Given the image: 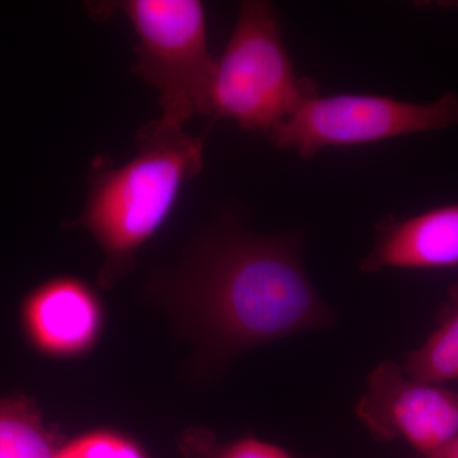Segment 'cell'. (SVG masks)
<instances>
[{
	"label": "cell",
	"mask_w": 458,
	"mask_h": 458,
	"mask_svg": "<svg viewBox=\"0 0 458 458\" xmlns=\"http://www.w3.org/2000/svg\"><path fill=\"white\" fill-rule=\"evenodd\" d=\"M204 140L182 125L153 120L137 135V153L120 167L99 159L80 225L98 243V284L113 288L134 267L141 247L170 218L181 191L204 167Z\"/></svg>",
	"instance_id": "cell-2"
},
{
	"label": "cell",
	"mask_w": 458,
	"mask_h": 458,
	"mask_svg": "<svg viewBox=\"0 0 458 458\" xmlns=\"http://www.w3.org/2000/svg\"><path fill=\"white\" fill-rule=\"evenodd\" d=\"M55 458H147L129 437L110 429L82 434L57 450Z\"/></svg>",
	"instance_id": "cell-12"
},
{
	"label": "cell",
	"mask_w": 458,
	"mask_h": 458,
	"mask_svg": "<svg viewBox=\"0 0 458 458\" xmlns=\"http://www.w3.org/2000/svg\"><path fill=\"white\" fill-rule=\"evenodd\" d=\"M423 458H458V436L441 451Z\"/></svg>",
	"instance_id": "cell-13"
},
{
	"label": "cell",
	"mask_w": 458,
	"mask_h": 458,
	"mask_svg": "<svg viewBox=\"0 0 458 458\" xmlns=\"http://www.w3.org/2000/svg\"><path fill=\"white\" fill-rule=\"evenodd\" d=\"M147 293L214 363L333 319L285 234L209 232L179 265L156 274Z\"/></svg>",
	"instance_id": "cell-1"
},
{
	"label": "cell",
	"mask_w": 458,
	"mask_h": 458,
	"mask_svg": "<svg viewBox=\"0 0 458 458\" xmlns=\"http://www.w3.org/2000/svg\"><path fill=\"white\" fill-rule=\"evenodd\" d=\"M401 367L417 381L441 385L458 379V279L448 289L433 333Z\"/></svg>",
	"instance_id": "cell-9"
},
{
	"label": "cell",
	"mask_w": 458,
	"mask_h": 458,
	"mask_svg": "<svg viewBox=\"0 0 458 458\" xmlns=\"http://www.w3.org/2000/svg\"><path fill=\"white\" fill-rule=\"evenodd\" d=\"M318 95L316 81L295 73L276 7L242 3L233 32L214 60L209 114L270 134Z\"/></svg>",
	"instance_id": "cell-3"
},
{
	"label": "cell",
	"mask_w": 458,
	"mask_h": 458,
	"mask_svg": "<svg viewBox=\"0 0 458 458\" xmlns=\"http://www.w3.org/2000/svg\"><path fill=\"white\" fill-rule=\"evenodd\" d=\"M20 327L38 354L74 360L89 354L101 339L104 303L86 280L55 276L36 285L23 298Z\"/></svg>",
	"instance_id": "cell-7"
},
{
	"label": "cell",
	"mask_w": 458,
	"mask_h": 458,
	"mask_svg": "<svg viewBox=\"0 0 458 458\" xmlns=\"http://www.w3.org/2000/svg\"><path fill=\"white\" fill-rule=\"evenodd\" d=\"M185 445L195 458H294L284 448L254 437L219 443L212 433L201 428L186 434Z\"/></svg>",
	"instance_id": "cell-11"
},
{
	"label": "cell",
	"mask_w": 458,
	"mask_h": 458,
	"mask_svg": "<svg viewBox=\"0 0 458 458\" xmlns=\"http://www.w3.org/2000/svg\"><path fill=\"white\" fill-rule=\"evenodd\" d=\"M355 412L379 441L403 438L423 457L458 436V391L410 378L391 360L370 372Z\"/></svg>",
	"instance_id": "cell-6"
},
{
	"label": "cell",
	"mask_w": 458,
	"mask_h": 458,
	"mask_svg": "<svg viewBox=\"0 0 458 458\" xmlns=\"http://www.w3.org/2000/svg\"><path fill=\"white\" fill-rule=\"evenodd\" d=\"M96 16L123 14L135 35V74L158 92L162 119L179 123L209 114L214 57L199 0H123L92 5Z\"/></svg>",
	"instance_id": "cell-4"
},
{
	"label": "cell",
	"mask_w": 458,
	"mask_h": 458,
	"mask_svg": "<svg viewBox=\"0 0 458 458\" xmlns=\"http://www.w3.org/2000/svg\"><path fill=\"white\" fill-rule=\"evenodd\" d=\"M57 450L35 401L23 394L0 396V458H55Z\"/></svg>",
	"instance_id": "cell-10"
},
{
	"label": "cell",
	"mask_w": 458,
	"mask_h": 458,
	"mask_svg": "<svg viewBox=\"0 0 458 458\" xmlns=\"http://www.w3.org/2000/svg\"><path fill=\"white\" fill-rule=\"evenodd\" d=\"M458 125V96L443 93L429 104L377 95L315 96L270 132L279 149L307 161L327 148L361 146L414 132Z\"/></svg>",
	"instance_id": "cell-5"
},
{
	"label": "cell",
	"mask_w": 458,
	"mask_h": 458,
	"mask_svg": "<svg viewBox=\"0 0 458 458\" xmlns=\"http://www.w3.org/2000/svg\"><path fill=\"white\" fill-rule=\"evenodd\" d=\"M458 267V204L377 225L375 245L361 262L364 273L385 269L436 270Z\"/></svg>",
	"instance_id": "cell-8"
}]
</instances>
